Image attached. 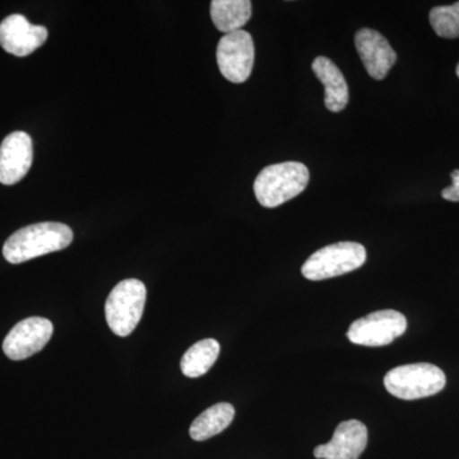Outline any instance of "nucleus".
<instances>
[{
    "mask_svg": "<svg viewBox=\"0 0 459 459\" xmlns=\"http://www.w3.org/2000/svg\"><path fill=\"white\" fill-rule=\"evenodd\" d=\"M74 231L65 223L40 222L17 230L3 247L5 261L21 264L71 246Z\"/></svg>",
    "mask_w": 459,
    "mask_h": 459,
    "instance_id": "f257e3e1",
    "label": "nucleus"
},
{
    "mask_svg": "<svg viewBox=\"0 0 459 459\" xmlns=\"http://www.w3.org/2000/svg\"><path fill=\"white\" fill-rule=\"evenodd\" d=\"M309 178V170L301 162L287 161L267 166L255 181V197L263 207H280L303 193Z\"/></svg>",
    "mask_w": 459,
    "mask_h": 459,
    "instance_id": "f03ea898",
    "label": "nucleus"
},
{
    "mask_svg": "<svg viewBox=\"0 0 459 459\" xmlns=\"http://www.w3.org/2000/svg\"><path fill=\"white\" fill-rule=\"evenodd\" d=\"M146 299L147 290L142 281L129 279L117 283L105 303L108 328L120 337L133 333L143 316Z\"/></svg>",
    "mask_w": 459,
    "mask_h": 459,
    "instance_id": "7ed1b4c3",
    "label": "nucleus"
},
{
    "mask_svg": "<svg viewBox=\"0 0 459 459\" xmlns=\"http://www.w3.org/2000/svg\"><path fill=\"white\" fill-rule=\"evenodd\" d=\"M446 374L428 362L402 365L386 373V391L401 400L412 401L439 394L446 386Z\"/></svg>",
    "mask_w": 459,
    "mask_h": 459,
    "instance_id": "20e7f679",
    "label": "nucleus"
},
{
    "mask_svg": "<svg viewBox=\"0 0 459 459\" xmlns=\"http://www.w3.org/2000/svg\"><path fill=\"white\" fill-rule=\"evenodd\" d=\"M367 262L364 246L353 241L332 244L316 250L304 263L301 273L307 280L322 281L358 270Z\"/></svg>",
    "mask_w": 459,
    "mask_h": 459,
    "instance_id": "39448f33",
    "label": "nucleus"
},
{
    "mask_svg": "<svg viewBox=\"0 0 459 459\" xmlns=\"http://www.w3.org/2000/svg\"><path fill=\"white\" fill-rule=\"evenodd\" d=\"M407 319L395 310H379L355 320L347 331L352 343L379 347L394 342L406 332Z\"/></svg>",
    "mask_w": 459,
    "mask_h": 459,
    "instance_id": "423d86ee",
    "label": "nucleus"
},
{
    "mask_svg": "<svg viewBox=\"0 0 459 459\" xmlns=\"http://www.w3.org/2000/svg\"><path fill=\"white\" fill-rule=\"evenodd\" d=\"M217 65L226 80L232 83L247 81L255 65V42L244 30L222 36L217 47Z\"/></svg>",
    "mask_w": 459,
    "mask_h": 459,
    "instance_id": "0eeeda50",
    "label": "nucleus"
},
{
    "mask_svg": "<svg viewBox=\"0 0 459 459\" xmlns=\"http://www.w3.org/2000/svg\"><path fill=\"white\" fill-rule=\"evenodd\" d=\"M53 332V323L49 319L31 316L21 320L5 337L3 351L11 360H25L47 346Z\"/></svg>",
    "mask_w": 459,
    "mask_h": 459,
    "instance_id": "6e6552de",
    "label": "nucleus"
},
{
    "mask_svg": "<svg viewBox=\"0 0 459 459\" xmlns=\"http://www.w3.org/2000/svg\"><path fill=\"white\" fill-rule=\"evenodd\" d=\"M44 26L32 25L22 14H12L0 23V47L16 56H27L48 40Z\"/></svg>",
    "mask_w": 459,
    "mask_h": 459,
    "instance_id": "1a4fd4ad",
    "label": "nucleus"
},
{
    "mask_svg": "<svg viewBox=\"0 0 459 459\" xmlns=\"http://www.w3.org/2000/svg\"><path fill=\"white\" fill-rule=\"evenodd\" d=\"M32 140L26 132H13L0 144V183L13 186L26 177L32 165Z\"/></svg>",
    "mask_w": 459,
    "mask_h": 459,
    "instance_id": "9d476101",
    "label": "nucleus"
},
{
    "mask_svg": "<svg viewBox=\"0 0 459 459\" xmlns=\"http://www.w3.org/2000/svg\"><path fill=\"white\" fill-rule=\"evenodd\" d=\"M356 50L368 74L377 81L386 77L397 60V54L388 40L371 29H361L355 36Z\"/></svg>",
    "mask_w": 459,
    "mask_h": 459,
    "instance_id": "9b49d317",
    "label": "nucleus"
},
{
    "mask_svg": "<svg viewBox=\"0 0 459 459\" xmlns=\"http://www.w3.org/2000/svg\"><path fill=\"white\" fill-rule=\"evenodd\" d=\"M368 446V429L358 420L341 422L331 442L314 449L316 459H359Z\"/></svg>",
    "mask_w": 459,
    "mask_h": 459,
    "instance_id": "f8f14e48",
    "label": "nucleus"
},
{
    "mask_svg": "<svg viewBox=\"0 0 459 459\" xmlns=\"http://www.w3.org/2000/svg\"><path fill=\"white\" fill-rule=\"evenodd\" d=\"M316 78L325 86V104L332 113H340L349 104V86L342 72L331 59L318 56L312 65Z\"/></svg>",
    "mask_w": 459,
    "mask_h": 459,
    "instance_id": "ddd939ff",
    "label": "nucleus"
},
{
    "mask_svg": "<svg viewBox=\"0 0 459 459\" xmlns=\"http://www.w3.org/2000/svg\"><path fill=\"white\" fill-rule=\"evenodd\" d=\"M235 418V409L232 404L221 402L202 412L190 425L189 435L193 440L204 442L214 435L222 433L229 428Z\"/></svg>",
    "mask_w": 459,
    "mask_h": 459,
    "instance_id": "4468645a",
    "label": "nucleus"
},
{
    "mask_svg": "<svg viewBox=\"0 0 459 459\" xmlns=\"http://www.w3.org/2000/svg\"><path fill=\"white\" fill-rule=\"evenodd\" d=\"M252 17V2L249 0H213L211 3V18L219 31H238Z\"/></svg>",
    "mask_w": 459,
    "mask_h": 459,
    "instance_id": "2eb2a0df",
    "label": "nucleus"
},
{
    "mask_svg": "<svg viewBox=\"0 0 459 459\" xmlns=\"http://www.w3.org/2000/svg\"><path fill=\"white\" fill-rule=\"evenodd\" d=\"M220 355V343L212 338H205L184 353L180 368L184 376L199 377L204 376L213 367Z\"/></svg>",
    "mask_w": 459,
    "mask_h": 459,
    "instance_id": "dca6fc26",
    "label": "nucleus"
},
{
    "mask_svg": "<svg viewBox=\"0 0 459 459\" xmlns=\"http://www.w3.org/2000/svg\"><path fill=\"white\" fill-rule=\"evenodd\" d=\"M429 20L435 33L440 38H459V2L431 9Z\"/></svg>",
    "mask_w": 459,
    "mask_h": 459,
    "instance_id": "f3484780",
    "label": "nucleus"
},
{
    "mask_svg": "<svg viewBox=\"0 0 459 459\" xmlns=\"http://www.w3.org/2000/svg\"><path fill=\"white\" fill-rule=\"evenodd\" d=\"M442 197L446 201L459 202V170L452 172V186L442 192Z\"/></svg>",
    "mask_w": 459,
    "mask_h": 459,
    "instance_id": "a211bd4d",
    "label": "nucleus"
},
{
    "mask_svg": "<svg viewBox=\"0 0 459 459\" xmlns=\"http://www.w3.org/2000/svg\"><path fill=\"white\" fill-rule=\"evenodd\" d=\"M455 72H457V75H458V78H459V65H457V71H455Z\"/></svg>",
    "mask_w": 459,
    "mask_h": 459,
    "instance_id": "6ab92c4d",
    "label": "nucleus"
}]
</instances>
